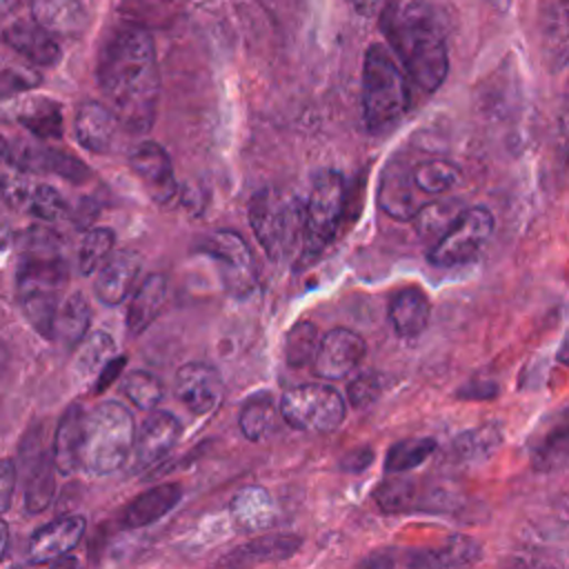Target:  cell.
<instances>
[{
	"label": "cell",
	"mask_w": 569,
	"mask_h": 569,
	"mask_svg": "<svg viewBox=\"0 0 569 569\" xmlns=\"http://www.w3.org/2000/svg\"><path fill=\"white\" fill-rule=\"evenodd\" d=\"M98 84L118 122L131 133L153 127L160 98V69L151 33L138 24H120L102 44Z\"/></svg>",
	"instance_id": "1"
},
{
	"label": "cell",
	"mask_w": 569,
	"mask_h": 569,
	"mask_svg": "<svg viewBox=\"0 0 569 569\" xmlns=\"http://www.w3.org/2000/svg\"><path fill=\"white\" fill-rule=\"evenodd\" d=\"M382 31L400 58L407 76L427 93L436 91L449 71L445 27L438 11L425 0L389 4Z\"/></svg>",
	"instance_id": "2"
},
{
	"label": "cell",
	"mask_w": 569,
	"mask_h": 569,
	"mask_svg": "<svg viewBox=\"0 0 569 569\" xmlns=\"http://www.w3.org/2000/svg\"><path fill=\"white\" fill-rule=\"evenodd\" d=\"M33 231L36 233H31L20 256L18 298L36 331L44 338H53L60 289L64 287L69 271L58 240L42 229Z\"/></svg>",
	"instance_id": "3"
},
{
	"label": "cell",
	"mask_w": 569,
	"mask_h": 569,
	"mask_svg": "<svg viewBox=\"0 0 569 569\" xmlns=\"http://www.w3.org/2000/svg\"><path fill=\"white\" fill-rule=\"evenodd\" d=\"M133 438L136 422L124 405L116 400L96 405L82 416L80 467L96 476L116 471L131 453Z\"/></svg>",
	"instance_id": "4"
},
{
	"label": "cell",
	"mask_w": 569,
	"mask_h": 569,
	"mask_svg": "<svg viewBox=\"0 0 569 569\" xmlns=\"http://www.w3.org/2000/svg\"><path fill=\"white\" fill-rule=\"evenodd\" d=\"M409 87L396 58L371 44L362 64V118L371 133H387L409 109Z\"/></svg>",
	"instance_id": "5"
},
{
	"label": "cell",
	"mask_w": 569,
	"mask_h": 569,
	"mask_svg": "<svg viewBox=\"0 0 569 569\" xmlns=\"http://www.w3.org/2000/svg\"><path fill=\"white\" fill-rule=\"evenodd\" d=\"M251 231L271 260H284L302 242V200L284 189L264 187L247 204Z\"/></svg>",
	"instance_id": "6"
},
{
	"label": "cell",
	"mask_w": 569,
	"mask_h": 569,
	"mask_svg": "<svg viewBox=\"0 0 569 569\" xmlns=\"http://www.w3.org/2000/svg\"><path fill=\"white\" fill-rule=\"evenodd\" d=\"M347 184L345 176L336 169H322L316 173L307 202H302V256H320L336 238L338 222L345 211Z\"/></svg>",
	"instance_id": "7"
},
{
	"label": "cell",
	"mask_w": 569,
	"mask_h": 569,
	"mask_svg": "<svg viewBox=\"0 0 569 569\" xmlns=\"http://www.w3.org/2000/svg\"><path fill=\"white\" fill-rule=\"evenodd\" d=\"M280 418L298 431L329 433L338 429L347 416L345 398L331 385L307 382L291 387L280 398Z\"/></svg>",
	"instance_id": "8"
},
{
	"label": "cell",
	"mask_w": 569,
	"mask_h": 569,
	"mask_svg": "<svg viewBox=\"0 0 569 569\" xmlns=\"http://www.w3.org/2000/svg\"><path fill=\"white\" fill-rule=\"evenodd\" d=\"M196 251L218 262L222 284L231 296L244 298L258 284L256 258L238 231L218 229L213 233H207L198 240Z\"/></svg>",
	"instance_id": "9"
},
{
	"label": "cell",
	"mask_w": 569,
	"mask_h": 569,
	"mask_svg": "<svg viewBox=\"0 0 569 569\" xmlns=\"http://www.w3.org/2000/svg\"><path fill=\"white\" fill-rule=\"evenodd\" d=\"M493 233V216L487 207L462 209L453 224L429 247L433 267H456L471 260Z\"/></svg>",
	"instance_id": "10"
},
{
	"label": "cell",
	"mask_w": 569,
	"mask_h": 569,
	"mask_svg": "<svg viewBox=\"0 0 569 569\" xmlns=\"http://www.w3.org/2000/svg\"><path fill=\"white\" fill-rule=\"evenodd\" d=\"M0 200L44 222H56L67 213V204L53 187L22 176H0Z\"/></svg>",
	"instance_id": "11"
},
{
	"label": "cell",
	"mask_w": 569,
	"mask_h": 569,
	"mask_svg": "<svg viewBox=\"0 0 569 569\" xmlns=\"http://www.w3.org/2000/svg\"><path fill=\"white\" fill-rule=\"evenodd\" d=\"M176 398L196 416L216 411L224 398V382L216 367L207 362H187L176 373Z\"/></svg>",
	"instance_id": "12"
},
{
	"label": "cell",
	"mask_w": 569,
	"mask_h": 569,
	"mask_svg": "<svg viewBox=\"0 0 569 569\" xmlns=\"http://www.w3.org/2000/svg\"><path fill=\"white\" fill-rule=\"evenodd\" d=\"M129 164L156 204H169L178 196L171 158L158 142H140L129 153Z\"/></svg>",
	"instance_id": "13"
},
{
	"label": "cell",
	"mask_w": 569,
	"mask_h": 569,
	"mask_svg": "<svg viewBox=\"0 0 569 569\" xmlns=\"http://www.w3.org/2000/svg\"><path fill=\"white\" fill-rule=\"evenodd\" d=\"M365 349H367V345L360 333H356L347 327H336L320 338L318 349L311 360L313 371L320 378L340 380L358 367V362L365 356Z\"/></svg>",
	"instance_id": "14"
},
{
	"label": "cell",
	"mask_w": 569,
	"mask_h": 569,
	"mask_svg": "<svg viewBox=\"0 0 569 569\" xmlns=\"http://www.w3.org/2000/svg\"><path fill=\"white\" fill-rule=\"evenodd\" d=\"M420 193L411 178V164L402 158H389L378 182V207L398 222H409L420 207Z\"/></svg>",
	"instance_id": "15"
},
{
	"label": "cell",
	"mask_w": 569,
	"mask_h": 569,
	"mask_svg": "<svg viewBox=\"0 0 569 569\" xmlns=\"http://www.w3.org/2000/svg\"><path fill=\"white\" fill-rule=\"evenodd\" d=\"M7 162L31 173H58L71 182H84L91 176L89 167L76 156L40 144H11Z\"/></svg>",
	"instance_id": "16"
},
{
	"label": "cell",
	"mask_w": 569,
	"mask_h": 569,
	"mask_svg": "<svg viewBox=\"0 0 569 569\" xmlns=\"http://www.w3.org/2000/svg\"><path fill=\"white\" fill-rule=\"evenodd\" d=\"M182 433L180 420L162 409H151V413L142 420L140 429L133 438V458L140 467H149L162 460Z\"/></svg>",
	"instance_id": "17"
},
{
	"label": "cell",
	"mask_w": 569,
	"mask_h": 569,
	"mask_svg": "<svg viewBox=\"0 0 569 569\" xmlns=\"http://www.w3.org/2000/svg\"><path fill=\"white\" fill-rule=\"evenodd\" d=\"M142 269V258L131 249L111 251V256L102 262L96 278V296L102 305L116 307L120 305L133 289Z\"/></svg>",
	"instance_id": "18"
},
{
	"label": "cell",
	"mask_w": 569,
	"mask_h": 569,
	"mask_svg": "<svg viewBox=\"0 0 569 569\" xmlns=\"http://www.w3.org/2000/svg\"><path fill=\"white\" fill-rule=\"evenodd\" d=\"M4 42L36 67H53L60 60V44L56 36L44 31L33 20H11L2 27Z\"/></svg>",
	"instance_id": "19"
},
{
	"label": "cell",
	"mask_w": 569,
	"mask_h": 569,
	"mask_svg": "<svg viewBox=\"0 0 569 569\" xmlns=\"http://www.w3.org/2000/svg\"><path fill=\"white\" fill-rule=\"evenodd\" d=\"M87 520L82 516H62L44 527H40L29 540V560L31 562H51L60 556H67L84 536Z\"/></svg>",
	"instance_id": "20"
},
{
	"label": "cell",
	"mask_w": 569,
	"mask_h": 569,
	"mask_svg": "<svg viewBox=\"0 0 569 569\" xmlns=\"http://www.w3.org/2000/svg\"><path fill=\"white\" fill-rule=\"evenodd\" d=\"M233 525L244 533H260L276 525L278 509L271 493L260 485L242 487L229 502Z\"/></svg>",
	"instance_id": "21"
},
{
	"label": "cell",
	"mask_w": 569,
	"mask_h": 569,
	"mask_svg": "<svg viewBox=\"0 0 569 569\" xmlns=\"http://www.w3.org/2000/svg\"><path fill=\"white\" fill-rule=\"evenodd\" d=\"M431 318V302L420 287H402L389 300V322L393 331L405 338H418Z\"/></svg>",
	"instance_id": "22"
},
{
	"label": "cell",
	"mask_w": 569,
	"mask_h": 569,
	"mask_svg": "<svg viewBox=\"0 0 569 569\" xmlns=\"http://www.w3.org/2000/svg\"><path fill=\"white\" fill-rule=\"evenodd\" d=\"M118 116L111 107H104L102 102H84L80 104L76 113V138L80 147H84L91 153H104L111 149V142L118 131Z\"/></svg>",
	"instance_id": "23"
},
{
	"label": "cell",
	"mask_w": 569,
	"mask_h": 569,
	"mask_svg": "<svg viewBox=\"0 0 569 569\" xmlns=\"http://www.w3.org/2000/svg\"><path fill=\"white\" fill-rule=\"evenodd\" d=\"M182 498V487L178 482H162L156 485L140 496H136L122 513V525L127 529H140L158 522L167 516Z\"/></svg>",
	"instance_id": "24"
},
{
	"label": "cell",
	"mask_w": 569,
	"mask_h": 569,
	"mask_svg": "<svg viewBox=\"0 0 569 569\" xmlns=\"http://www.w3.org/2000/svg\"><path fill=\"white\" fill-rule=\"evenodd\" d=\"M31 20L51 36H78L87 11L80 0H31Z\"/></svg>",
	"instance_id": "25"
},
{
	"label": "cell",
	"mask_w": 569,
	"mask_h": 569,
	"mask_svg": "<svg viewBox=\"0 0 569 569\" xmlns=\"http://www.w3.org/2000/svg\"><path fill=\"white\" fill-rule=\"evenodd\" d=\"M164 300H167V278L162 273H149L129 302L127 333L140 336L156 320Z\"/></svg>",
	"instance_id": "26"
},
{
	"label": "cell",
	"mask_w": 569,
	"mask_h": 569,
	"mask_svg": "<svg viewBox=\"0 0 569 569\" xmlns=\"http://www.w3.org/2000/svg\"><path fill=\"white\" fill-rule=\"evenodd\" d=\"M11 118H16L36 138L58 140L62 136V109L51 98H27L13 102Z\"/></svg>",
	"instance_id": "27"
},
{
	"label": "cell",
	"mask_w": 569,
	"mask_h": 569,
	"mask_svg": "<svg viewBox=\"0 0 569 569\" xmlns=\"http://www.w3.org/2000/svg\"><path fill=\"white\" fill-rule=\"evenodd\" d=\"M302 545L300 536L293 533H269L258 536L249 540L247 545H240L233 549L227 558V562L247 565V562H280L284 558H291Z\"/></svg>",
	"instance_id": "28"
},
{
	"label": "cell",
	"mask_w": 569,
	"mask_h": 569,
	"mask_svg": "<svg viewBox=\"0 0 569 569\" xmlns=\"http://www.w3.org/2000/svg\"><path fill=\"white\" fill-rule=\"evenodd\" d=\"M462 202L451 196H436V200H429L420 204L411 218L416 233L422 242H429V247L453 224V220L462 211Z\"/></svg>",
	"instance_id": "29"
},
{
	"label": "cell",
	"mask_w": 569,
	"mask_h": 569,
	"mask_svg": "<svg viewBox=\"0 0 569 569\" xmlns=\"http://www.w3.org/2000/svg\"><path fill=\"white\" fill-rule=\"evenodd\" d=\"M82 407L71 405L64 416L60 418V425L56 429L53 438V465L60 473H73L80 469V440H82Z\"/></svg>",
	"instance_id": "30"
},
{
	"label": "cell",
	"mask_w": 569,
	"mask_h": 569,
	"mask_svg": "<svg viewBox=\"0 0 569 569\" xmlns=\"http://www.w3.org/2000/svg\"><path fill=\"white\" fill-rule=\"evenodd\" d=\"M238 422L244 438H249L251 442H260L276 433L280 422V409L273 402L271 393L260 391L242 405Z\"/></svg>",
	"instance_id": "31"
},
{
	"label": "cell",
	"mask_w": 569,
	"mask_h": 569,
	"mask_svg": "<svg viewBox=\"0 0 569 569\" xmlns=\"http://www.w3.org/2000/svg\"><path fill=\"white\" fill-rule=\"evenodd\" d=\"M480 558V547L476 540L453 533L447 538V542H442V547L438 549H427V551H413L407 562L409 565H438V567H460V565H471Z\"/></svg>",
	"instance_id": "32"
},
{
	"label": "cell",
	"mask_w": 569,
	"mask_h": 569,
	"mask_svg": "<svg viewBox=\"0 0 569 569\" xmlns=\"http://www.w3.org/2000/svg\"><path fill=\"white\" fill-rule=\"evenodd\" d=\"M89 322H91V307L87 298L80 291H76L58 309L53 320V336L60 338L64 347H78V342L87 336Z\"/></svg>",
	"instance_id": "33"
},
{
	"label": "cell",
	"mask_w": 569,
	"mask_h": 569,
	"mask_svg": "<svg viewBox=\"0 0 569 569\" xmlns=\"http://www.w3.org/2000/svg\"><path fill=\"white\" fill-rule=\"evenodd\" d=\"M413 184L425 196H442L462 182V171L442 158L422 160L411 167Z\"/></svg>",
	"instance_id": "34"
},
{
	"label": "cell",
	"mask_w": 569,
	"mask_h": 569,
	"mask_svg": "<svg viewBox=\"0 0 569 569\" xmlns=\"http://www.w3.org/2000/svg\"><path fill=\"white\" fill-rule=\"evenodd\" d=\"M318 342H320V331L311 320L296 322L284 336V345H282L284 362L293 369L311 365Z\"/></svg>",
	"instance_id": "35"
},
{
	"label": "cell",
	"mask_w": 569,
	"mask_h": 569,
	"mask_svg": "<svg viewBox=\"0 0 569 569\" xmlns=\"http://www.w3.org/2000/svg\"><path fill=\"white\" fill-rule=\"evenodd\" d=\"M116 247V233L109 227H93L82 236L78 249V269L82 276H89L102 267Z\"/></svg>",
	"instance_id": "36"
},
{
	"label": "cell",
	"mask_w": 569,
	"mask_h": 569,
	"mask_svg": "<svg viewBox=\"0 0 569 569\" xmlns=\"http://www.w3.org/2000/svg\"><path fill=\"white\" fill-rule=\"evenodd\" d=\"M56 491V480H53V465L49 456H40L38 462H33L24 489V507L29 513H38L51 505Z\"/></svg>",
	"instance_id": "37"
},
{
	"label": "cell",
	"mask_w": 569,
	"mask_h": 569,
	"mask_svg": "<svg viewBox=\"0 0 569 569\" xmlns=\"http://www.w3.org/2000/svg\"><path fill=\"white\" fill-rule=\"evenodd\" d=\"M436 451L433 438H407L387 451L385 471L387 473H405L418 465H422Z\"/></svg>",
	"instance_id": "38"
},
{
	"label": "cell",
	"mask_w": 569,
	"mask_h": 569,
	"mask_svg": "<svg viewBox=\"0 0 569 569\" xmlns=\"http://www.w3.org/2000/svg\"><path fill=\"white\" fill-rule=\"evenodd\" d=\"M500 442H502V427L498 422H487L460 433L453 440V449L458 451L460 458L478 460L489 456L496 447H500Z\"/></svg>",
	"instance_id": "39"
},
{
	"label": "cell",
	"mask_w": 569,
	"mask_h": 569,
	"mask_svg": "<svg viewBox=\"0 0 569 569\" xmlns=\"http://www.w3.org/2000/svg\"><path fill=\"white\" fill-rule=\"evenodd\" d=\"M78 345H80V351L76 358V371L80 376H98L104 362L116 356V342L104 331H96L89 338L84 336Z\"/></svg>",
	"instance_id": "40"
},
{
	"label": "cell",
	"mask_w": 569,
	"mask_h": 569,
	"mask_svg": "<svg viewBox=\"0 0 569 569\" xmlns=\"http://www.w3.org/2000/svg\"><path fill=\"white\" fill-rule=\"evenodd\" d=\"M122 393L138 407V409H156L164 396L162 382L149 371H131L122 380Z\"/></svg>",
	"instance_id": "41"
},
{
	"label": "cell",
	"mask_w": 569,
	"mask_h": 569,
	"mask_svg": "<svg viewBox=\"0 0 569 569\" xmlns=\"http://www.w3.org/2000/svg\"><path fill=\"white\" fill-rule=\"evenodd\" d=\"M413 500V482L407 478L391 476L376 489V502L385 513L407 511Z\"/></svg>",
	"instance_id": "42"
},
{
	"label": "cell",
	"mask_w": 569,
	"mask_h": 569,
	"mask_svg": "<svg viewBox=\"0 0 569 569\" xmlns=\"http://www.w3.org/2000/svg\"><path fill=\"white\" fill-rule=\"evenodd\" d=\"M38 82H40V76L33 69L0 58V96L27 91Z\"/></svg>",
	"instance_id": "43"
},
{
	"label": "cell",
	"mask_w": 569,
	"mask_h": 569,
	"mask_svg": "<svg viewBox=\"0 0 569 569\" xmlns=\"http://www.w3.org/2000/svg\"><path fill=\"white\" fill-rule=\"evenodd\" d=\"M382 393V378L376 371H362L358 373L349 387H347V400L356 407V409H365L371 402H376Z\"/></svg>",
	"instance_id": "44"
},
{
	"label": "cell",
	"mask_w": 569,
	"mask_h": 569,
	"mask_svg": "<svg viewBox=\"0 0 569 569\" xmlns=\"http://www.w3.org/2000/svg\"><path fill=\"white\" fill-rule=\"evenodd\" d=\"M13 489H16V465L11 460H0V513L9 509Z\"/></svg>",
	"instance_id": "45"
},
{
	"label": "cell",
	"mask_w": 569,
	"mask_h": 569,
	"mask_svg": "<svg viewBox=\"0 0 569 569\" xmlns=\"http://www.w3.org/2000/svg\"><path fill=\"white\" fill-rule=\"evenodd\" d=\"M127 365V356H113L104 362V367L98 371V382H96V393L104 391L122 371V367Z\"/></svg>",
	"instance_id": "46"
},
{
	"label": "cell",
	"mask_w": 569,
	"mask_h": 569,
	"mask_svg": "<svg viewBox=\"0 0 569 569\" xmlns=\"http://www.w3.org/2000/svg\"><path fill=\"white\" fill-rule=\"evenodd\" d=\"M373 460V451L369 447H360V449H353L349 451L342 460H340V467L349 473H360L365 471Z\"/></svg>",
	"instance_id": "47"
},
{
	"label": "cell",
	"mask_w": 569,
	"mask_h": 569,
	"mask_svg": "<svg viewBox=\"0 0 569 569\" xmlns=\"http://www.w3.org/2000/svg\"><path fill=\"white\" fill-rule=\"evenodd\" d=\"M498 393V387L496 385H485V382H478L476 387H462L458 391V398H493Z\"/></svg>",
	"instance_id": "48"
},
{
	"label": "cell",
	"mask_w": 569,
	"mask_h": 569,
	"mask_svg": "<svg viewBox=\"0 0 569 569\" xmlns=\"http://www.w3.org/2000/svg\"><path fill=\"white\" fill-rule=\"evenodd\" d=\"M7 547H9V527H7L4 520L0 518V560H2L4 551H7Z\"/></svg>",
	"instance_id": "49"
},
{
	"label": "cell",
	"mask_w": 569,
	"mask_h": 569,
	"mask_svg": "<svg viewBox=\"0 0 569 569\" xmlns=\"http://www.w3.org/2000/svg\"><path fill=\"white\" fill-rule=\"evenodd\" d=\"M7 240H9V224H7L4 216L0 213V249L7 244Z\"/></svg>",
	"instance_id": "50"
},
{
	"label": "cell",
	"mask_w": 569,
	"mask_h": 569,
	"mask_svg": "<svg viewBox=\"0 0 569 569\" xmlns=\"http://www.w3.org/2000/svg\"><path fill=\"white\" fill-rule=\"evenodd\" d=\"M22 0H0V13L4 11H11L13 7H18Z\"/></svg>",
	"instance_id": "51"
},
{
	"label": "cell",
	"mask_w": 569,
	"mask_h": 569,
	"mask_svg": "<svg viewBox=\"0 0 569 569\" xmlns=\"http://www.w3.org/2000/svg\"><path fill=\"white\" fill-rule=\"evenodd\" d=\"M9 147H11V142H9V140H4V138L0 136V160H7V156H9Z\"/></svg>",
	"instance_id": "52"
}]
</instances>
